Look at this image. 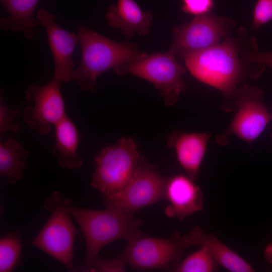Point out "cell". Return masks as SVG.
<instances>
[{
	"instance_id": "52a82bcc",
	"label": "cell",
	"mask_w": 272,
	"mask_h": 272,
	"mask_svg": "<svg viewBox=\"0 0 272 272\" xmlns=\"http://www.w3.org/2000/svg\"><path fill=\"white\" fill-rule=\"evenodd\" d=\"M259 88L245 85L237 90L235 98L236 114L229 126L215 137L217 144L225 146L229 137L235 135L251 144L272 120Z\"/></svg>"
},
{
	"instance_id": "83f0119b",
	"label": "cell",
	"mask_w": 272,
	"mask_h": 272,
	"mask_svg": "<svg viewBox=\"0 0 272 272\" xmlns=\"http://www.w3.org/2000/svg\"><path fill=\"white\" fill-rule=\"evenodd\" d=\"M270 114H271V118H272V108H271V111L270 112ZM271 139L272 140V134L271 135Z\"/></svg>"
},
{
	"instance_id": "8992f818",
	"label": "cell",
	"mask_w": 272,
	"mask_h": 272,
	"mask_svg": "<svg viewBox=\"0 0 272 272\" xmlns=\"http://www.w3.org/2000/svg\"><path fill=\"white\" fill-rule=\"evenodd\" d=\"M175 53L169 50L164 53L148 54L137 61L124 64L113 71L118 75L131 74L152 83L167 106L178 101L186 85L182 75L185 70L177 61Z\"/></svg>"
},
{
	"instance_id": "7c38bea8",
	"label": "cell",
	"mask_w": 272,
	"mask_h": 272,
	"mask_svg": "<svg viewBox=\"0 0 272 272\" xmlns=\"http://www.w3.org/2000/svg\"><path fill=\"white\" fill-rule=\"evenodd\" d=\"M36 19L45 29L54 62V78L59 81H71L74 62L72 53L79 42L77 34L69 32L58 25L54 15L40 8Z\"/></svg>"
},
{
	"instance_id": "30bf717a",
	"label": "cell",
	"mask_w": 272,
	"mask_h": 272,
	"mask_svg": "<svg viewBox=\"0 0 272 272\" xmlns=\"http://www.w3.org/2000/svg\"><path fill=\"white\" fill-rule=\"evenodd\" d=\"M60 82L55 78L41 86L32 84L26 89L25 97L33 102L25 108L24 122L40 134L51 131V125H55L67 115L61 94Z\"/></svg>"
},
{
	"instance_id": "ac0fdd59",
	"label": "cell",
	"mask_w": 272,
	"mask_h": 272,
	"mask_svg": "<svg viewBox=\"0 0 272 272\" xmlns=\"http://www.w3.org/2000/svg\"><path fill=\"white\" fill-rule=\"evenodd\" d=\"M55 143L52 154L63 169H79L83 160L77 154L79 132L74 123L66 115L55 125Z\"/></svg>"
},
{
	"instance_id": "cb8c5ba5",
	"label": "cell",
	"mask_w": 272,
	"mask_h": 272,
	"mask_svg": "<svg viewBox=\"0 0 272 272\" xmlns=\"http://www.w3.org/2000/svg\"><path fill=\"white\" fill-rule=\"evenodd\" d=\"M272 20V0H257L253 15L252 27L259 29Z\"/></svg>"
},
{
	"instance_id": "e0dca14e",
	"label": "cell",
	"mask_w": 272,
	"mask_h": 272,
	"mask_svg": "<svg viewBox=\"0 0 272 272\" xmlns=\"http://www.w3.org/2000/svg\"><path fill=\"white\" fill-rule=\"evenodd\" d=\"M7 15L0 20V28L5 31L20 32L28 40L32 39L38 24L33 17L39 0H0Z\"/></svg>"
},
{
	"instance_id": "603a6c76",
	"label": "cell",
	"mask_w": 272,
	"mask_h": 272,
	"mask_svg": "<svg viewBox=\"0 0 272 272\" xmlns=\"http://www.w3.org/2000/svg\"><path fill=\"white\" fill-rule=\"evenodd\" d=\"M126 263L122 255L109 259H102L98 256L93 261L88 271H123Z\"/></svg>"
},
{
	"instance_id": "7a4b0ae2",
	"label": "cell",
	"mask_w": 272,
	"mask_h": 272,
	"mask_svg": "<svg viewBox=\"0 0 272 272\" xmlns=\"http://www.w3.org/2000/svg\"><path fill=\"white\" fill-rule=\"evenodd\" d=\"M179 53L192 76L222 93V108L226 112L235 110L236 87L242 71L234 44L226 40L202 50Z\"/></svg>"
},
{
	"instance_id": "ba28073f",
	"label": "cell",
	"mask_w": 272,
	"mask_h": 272,
	"mask_svg": "<svg viewBox=\"0 0 272 272\" xmlns=\"http://www.w3.org/2000/svg\"><path fill=\"white\" fill-rule=\"evenodd\" d=\"M193 246L189 233L176 231L168 238L144 237L128 243L121 254L127 263L139 269H169L180 261L184 250Z\"/></svg>"
},
{
	"instance_id": "d4e9b609",
	"label": "cell",
	"mask_w": 272,
	"mask_h": 272,
	"mask_svg": "<svg viewBox=\"0 0 272 272\" xmlns=\"http://www.w3.org/2000/svg\"><path fill=\"white\" fill-rule=\"evenodd\" d=\"M182 11L186 13L200 16L210 13L214 0H182Z\"/></svg>"
},
{
	"instance_id": "ffe728a7",
	"label": "cell",
	"mask_w": 272,
	"mask_h": 272,
	"mask_svg": "<svg viewBox=\"0 0 272 272\" xmlns=\"http://www.w3.org/2000/svg\"><path fill=\"white\" fill-rule=\"evenodd\" d=\"M22 244L21 234L16 231L6 234L0 240V271L11 272L18 265Z\"/></svg>"
},
{
	"instance_id": "4316f807",
	"label": "cell",
	"mask_w": 272,
	"mask_h": 272,
	"mask_svg": "<svg viewBox=\"0 0 272 272\" xmlns=\"http://www.w3.org/2000/svg\"><path fill=\"white\" fill-rule=\"evenodd\" d=\"M263 257L266 262L272 264V241L265 246Z\"/></svg>"
},
{
	"instance_id": "d6986e66",
	"label": "cell",
	"mask_w": 272,
	"mask_h": 272,
	"mask_svg": "<svg viewBox=\"0 0 272 272\" xmlns=\"http://www.w3.org/2000/svg\"><path fill=\"white\" fill-rule=\"evenodd\" d=\"M29 152L17 140L11 138L0 144V175L14 185L26 166Z\"/></svg>"
},
{
	"instance_id": "3957f363",
	"label": "cell",
	"mask_w": 272,
	"mask_h": 272,
	"mask_svg": "<svg viewBox=\"0 0 272 272\" xmlns=\"http://www.w3.org/2000/svg\"><path fill=\"white\" fill-rule=\"evenodd\" d=\"M67 211L80 225L85 240L86 253L82 271H88L106 244L119 239L129 243L144 235L139 229L143 221L134 218V213L108 207L103 210L81 209L74 207L72 200Z\"/></svg>"
},
{
	"instance_id": "4fadbf2b",
	"label": "cell",
	"mask_w": 272,
	"mask_h": 272,
	"mask_svg": "<svg viewBox=\"0 0 272 272\" xmlns=\"http://www.w3.org/2000/svg\"><path fill=\"white\" fill-rule=\"evenodd\" d=\"M188 175H176L167 179L165 199L169 202L165 213L170 218L182 221L203 207V193Z\"/></svg>"
},
{
	"instance_id": "9c48e42d",
	"label": "cell",
	"mask_w": 272,
	"mask_h": 272,
	"mask_svg": "<svg viewBox=\"0 0 272 272\" xmlns=\"http://www.w3.org/2000/svg\"><path fill=\"white\" fill-rule=\"evenodd\" d=\"M167 179L152 166L140 163L130 180L118 193L105 198L106 207L134 213L136 211L165 199Z\"/></svg>"
},
{
	"instance_id": "9a60e30c",
	"label": "cell",
	"mask_w": 272,
	"mask_h": 272,
	"mask_svg": "<svg viewBox=\"0 0 272 272\" xmlns=\"http://www.w3.org/2000/svg\"><path fill=\"white\" fill-rule=\"evenodd\" d=\"M105 19L110 26L119 29L127 38L135 33L146 35L153 22L152 13L143 11L134 0H118L109 7Z\"/></svg>"
},
{
	"instance_id": "7402d4cb",
	"label": "cell",
	"mask_w": 272,
	"mask_h": 272,
	"mask_svg": "<svg viewBox=\"0 0 272 272\" xmlns=\"http://www.w3.org/2000/svg\"><path fill=\"white\" fill-rule=\"evenodd\" d=\"M20 110L12 109L6 103L3 95L0 97V135L1 138L8 131L17 132L20 129V124L16 121L17 115Z\"/></svg>"
},
{
	"instance_id": "484cf974",
	"label": "cell",
	"mask_w": 272,
	"mask_h": 272,
	"mask_svg": "<svg viewBox=\"0 0 272 272\" xmlns=\"http://www.w3.org/2000/svg\"><path fill=\"white\" fill-rule=\"evenodd\" d=\"M244 60L258 64L260 66H268L272 70V51L250 53L245 55Z\"/></svg>"
},
{
	"instance_id": "277c9868",
	"label": "cell",
	"mask_w": 272,
	"mask_h": 272,
	"mask_svg": "<svg viewBox=\"0 0 272 272\" xmlns=\"http://www.w3.org/2000/svg\"><path fill=\"white\" fill-rule=\"evenodd\" d=\"M135 142L124 137L107 146L95 159V170L91 185L108 198L121 191L133 176L140 164Z\"/></svg>"
},
{
	"instance_id": "44dd1931",
	"label": "cell",
	"mask_w": 272,
	"mask_h": 272,
	"mask_svg": "<svg viewBox=\"0 0 272 272\" xmlns=\"http://www.w3.org/2000/svg\"><path fill=\"white\" fill-rule=\"evenodd\" d=\"M219 264L209 252L200 247L197 251L187 256L172 268L176 272H213L216 271Z\"/></svg>"
},
{
	"instance_id": "5bb4252c",
	"label": "cell",
	"mask_w": 272,
	"mask_h": 272,
	"mask_svg": "<svg viewBox=\"0 0 272 272\" xmlns=\"http://www.w3.org/2000/svg\"><path fill=\"white\" fill-rule=\"evenodd\" d=\"M211 137V132L187 133L177 130L167 138V146L175 150L179 164L194 180L198 177Z\"/></svg>"
},
{
	"instance_id": "5b68a950",
	"label": "cell",
	"mask_w": 272,
	"mask_h": 272,
	"mask_svg": "<svg viewBox=\"0 0 272 272\" xmlns=\"http://www.w3.org/2000/svg\"><path fill=\"white\" fill-rule=\"evenodd\" d=\"M71 200L62 197L57 191L51 194L44 205L45 209L51 212L50 216L31 245L56 259L69 270L75 271L73 255L77 229L67 211Z\"/></svg>"
},
{
	"instance_id": "6da1fadb",
	"label": "cell",
	"mask_w": 272,
	"mask_h": 272,
	"mask_svg": "<svg viewBox=\"0 0 272 272\" xmlns=\"http://www.w3.org/2000/svg\"><path fill=\"white\" fill-rule=\"evenodd\" d=\"M81 48L80 66L73 72L71 81L84 91L96 92V80L104 72L139 60L148 54L133 44L111 40L82 25L77 27Z\"/></svg>"
},
{
	"instance_id": "8fae6325",
	"label": "cell",
	"mask_w": 272,
	"mask_h": 272,
	"mask_svg": "<svg viewBox=\"0 0 272 272\" xmlns=\"http://www.w3.org/2000/svg\"><path fill=\"white\" fill-rule=\"evenodd\" d=\"M225 18L209 13L197 16L189 23L176 28L170 49L175 54L183 50H199L218 44L227 28Z\"/></svg>"
},
{
	"instance_id": "2e32d148",
	"label": "cell",
	"mask_w": 272,
	"mask_h": 272,
	"mask_svg": "<svg viewBox=\"0 0 272 272\" xmlns=\"http://www.w3.org/2000/svg\"><path fill=\"white\" fill-rule=\"evenodd\" d=\"M193 246L206 249L216 262L232 272H253L254 269L247 261L212 233H206L198 226L189 232Z\"/></svg>"
}]
</instances>
